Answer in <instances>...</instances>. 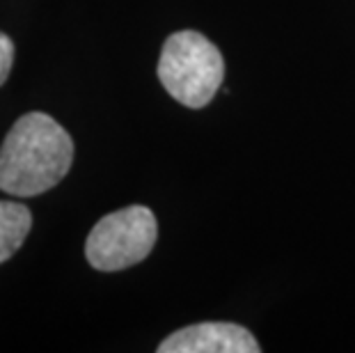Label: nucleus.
Here are the masks:
<instances>
[{
	"label": "nucleus",
	"instance_id": "20e7f679",
	"mask_svg": "<svg viewBox=\"0 0 355 353\" xmlns=\"http://www.w3.org/2000/svg\"><path fill=\"white\" fill-rule=\"evenodd\" d=\"M158 353H259L248 328L227 321H204L172 333L158 344Z\"/></svg>",
	"mask_w": 355,
	"mask_h": 353
},
{
	"label": "nucleus",
	"instance_id": "f03ea898",
	"mask_svg": "<svg viewBox=\"0 0 355 353\" xmlns=\"http://www.w3.org/2000/svg\"><path fill=\"white\" fill-rule=\"evenodd\" d=\"M156 74L165 92L181 106L204 108L223 85L225 60L202 33L181 30L165 40Z\"/></svg>",
	"mask_w": 355,
	"mask_h": 353
},
{
	"label": "nucleus",
	"instance_id": "7ed1b4c3",
	"mask_svg": "<svg viewBox=\"0 0 355 353\" xmlns=\"http://www.w3.org/2000/svg\"><path fill=\"white\" fill-rule=\"evenodd\" d=\"M158 223L152 209L133 205L103 216L85 241V257L96 271H124L154 250Z\"/></svg>",
	"mask_w": 355,
	"mask_h": 353
},
{
	"label": "nucleus",
	"instance_id": "423d86ee",
	"mask_svg": "<svg viewBox=\"0 0 355 353\" xmlns=\"http://www.w3.org/2000/svg\"><path fill=\"white\" fill-rule=\"evenodd\" d=\"M14 64V42L5 33H0V85H5V80L10 78Z\"/></svg>",
	"mask_w": 355,
	"mask_h": 353
},
{
	"label": "nucleus",
	"instance_id": "f257e3e1",
	"mask_svg": "<svg viewBox=\"0 0 355 353\" xmlns=\"http://www.w3.org/2000/svg\"><path fill=\"white\" fill-rule=\"evenodd\" d=\"M73 161V140L46 112L19 117L0 147V191L14 198H35L67 177Z\"/></svg>",
	"mask_w": 355,
	"mask_h": 353
},
{
	"label": "nucleus",
	"instance_id": "39448f33",
	"mask_svg": "<svg viewBox=\"0 0 355 353\" xmlns=\"http://www.w3.org/2000/svg\"><path fill=\"white\" fill-rule=\"evenodd\" d=\"M30 227H33V214L26 205L0 200V264H5L24 246Z\"/></svg>",
	"mask_w": 355,
	"mask_h": 353
}]
</instances>
